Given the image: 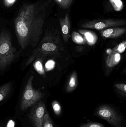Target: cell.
Wrapping results in <instances>:
<instances>
[{
  "mask_svg": "<svg viewBox=\"0 0 126 127\" xmlns=\"http://www.w3.org/2000/svg\"><path fill=\"white\" fill-rule=\"evenodd\" d=\"M46 4H27L21 7L14 21L15 31L18 44L23 49L39 43L44 24Z\"/></svg>",
  "mask_w": 126,
  "mask_h": 127,
  "instance_id": "1",
  "label": "cell"
},
{
  "mask_svg": "<svg viewBox=\"0 0 126 127\" xmlns=\"http://www.w3.org/2000/svg\"><path fill=\"white\" fill-rule=\"evenodd\" d=\"M59 50L54 37L50 33H46L37 47L33 51L26 63V66L36 60H42L47 57L58 55Z\"/></svg>",
  "mask_w": 126,
  "mask_h": 127,
  "instance_id": "2",
  "label": "cell"
},
{
  "mask_svg": "<svg viewBox=\"0 0 126 127\" xmlns=\"http://www.w3.org/2000/svg\"><path fill=\"white\" fill-rule=\"evenodd\" d=\"M15 52L10 34L7 31H2L0 33V69L4 70L13 61Z\"/></svg>",
  "mask_w": 126,
  "mask_h": 127,
  "instance_id": "3",
  "label": "cell"
},
{
  "mask_svg": "<svg viewBox=\"0 0 126 127\" xmlns=\"http://www.w3.org/2000/svg\"><path fill=\"white\" fill-rule=\"evenodd\" d=\"M34 75L29 78L24 90L20 103V109L24 111L35 105L42 97V94L39 90L35 89L33 86Z\"/></svg>",
  "mask_w": 126,
  "mask_h": 127,
  "instance_id": "4",
  "label": "cell"
},
{
  "mask_svg": "<svg viewBox=\"0 0 126 127\" xmlns=\"http://www.w3.org/2000/svg\"><path fill=\"white\" fill-rule=\"evenodd\" d=\"M94 115L106 121L114 127H123V119L115 109L109 106L103 105L99 107Z\"/></svg>",
  "mask_w": 126,
  "mask_h": 127,
  "instance_id": "5",
  "label": "cell"
},
{
  "mask_svg": "<svg viewBox=\"0 0 126 127\" xmlns=\"http://www.w3.org/2000/svg\"><path fill=\"white\" fill-rule=\"evenodd\" d=\"M126 24V21L123 19H102L87 22L82 24L81 27L82 28L101 30L108 28L124 26Z\"/></svg>",
  "mask_w": 126,
  "mask_h": 127,
  "instance_id": "6",
  "label": "cell"
},
{
  "mask_svg": "<svg viewBox=\"0 0 126 127\" xmlns=\"http://www.w3.org/2000/svg\"><path fill=\"white\" fill-rule=\"evenodd\" d=\"M46 106L42 102L35 104L30 115L31 119L35 127H42L43 119L46 112Z\"/></svg>",
  "mask_w": 126,
  "mask_h": 127,
  "instance_id": "7",
  "label": "cell"
},
{
  "mask_svg": "<svg viewBox=\"0 0 126 127\" xmlns=\"http://www.w3.org/2000/svg\"><path fill=\"white\" fill-rule=\"evenodd\" d=\"M126 31V28H124L113 27L100 30V32L106 38H116L124 35Z\"/></svg>",
  "mask_w": 126,
  "mask_h": 127,
  "instance_id": "8",
  "label": "cell"
},
{
  "mask_svg": "<svg viewBox=\"0 0 126 127\" xmlns=\"http://www.w3.org/2000/svg\"><path fill=\"white\" fill-rule=\"evenodd\" d=\"M60 24L63 38L65 42H67L71 37L70 21L68 13L66 14L64 18H60Z\"/></svg>",
  "mask_w": 126,
  "mask_h": 127,
  "instance_id": "9",
  "label": "cell"
},
{
  "mask_svg": "<svg viewBox=\"0 0 126 127\" xmlns=\"http://www.w3.org/2000/svg\"><path fill=\"white\" fill-rule=\"evenodd\" d=\"M80 34L83 36L85 38L87 44L90 46H93L96 44L98 40L97 34L91 31L80 29L78 30Z\"/></svg>",
  "mask_w": 126,
  "mask_h": 127,
  "instance_id": "10",
  "label": "cell"
},
{
  "mask_svg": "<svg viewBox=\"0 0 126 127\" xmlns=\"http://www.w3.org/2000/svg\"><path fill=\"white\" fill-rule=\"evenodd\" d=\"M121 60V55L120 54L111 52L107 59V64L109 67H114L120 63Z\"/></svg>",
  "mask_w": 126,
  "mask_h": 127,
  "instance_id": "11",
  "label": "cell"
},
{
  "mask_svg": "<svg viewBox=\"0 0 126 127\" xmlns=\"http://www.w3.org/2000/svg\"><path fill=\"white\" fill-rule=\"evenodd\" d=\"M77 75L76 72L74 71L70 76L67 87V92H71L74 91L77 87Z\"/></svg>",
  "mask_w": 126,
  "mask_h": 127,
  "instance_id": "12",
  "label": "cell"
},
{
  "mask_svg": "<svg viewBox=\"0 0 126 127\" xmlns=\"http://www.w3.org/2000/svg\"><path fill=\"white\" fill-rule=\"evenodd\" d=\"M12 83L8 82L0 87V101L3 100L7 96L11 90Z\"/></svg>",
  "mask_w": 126,
  "mask_h": 127,
  "instance_id": "13",
  "label": "cell"
},
{
  "mask_svg": "<svg viewBox=\"0 0 126 127\" xmlns=\"http://www.w3.org/2000/svg\"><path fill=\"white\" fill-rule=\"evenodd\" d=\"M72 41L78 44L84 45L87 44L86 42L84 36L76 31H73L72 34Z\"/></svg>",
  "mask_w": 126,
  "mask_h": 127,
  "instance_id": "14",
  "label": "cell"
},
{
  "mask_svg": "<svg viewBox=\"0 0 126 127\" xmlns=\"http://www.w3.org/2000/svg\"><path fill=\"white\" fill-rule=\"evenodd\" d=\"M109 1L115 11L119 12L123 10L124 4L121 0H109Z\"/></svg>",
  "mask_w": 126,
  "mask_h": 127,
  "instance_id": "15",
  "label": "cell"
},
{
  "mask_svg": "<svg viewBox=\"0 0 126 127\" xmlns=\"http://www.w3.org/2000/svg\"><path fill=\"white\" fill-rule=\"evenodd\" d=\"M55 3L62 9H69L71 6L72 0H53Z\"/></svg>",
  "mask_w": 126,
  "mask_h": 127,
  "instance_id": "16",
  "label": "cell"
},
{
  "mask_svg": "<svg viewBox=\"0 0 126 127\" xmlns=\"http://www.w3.org/2000/svg\"><path fill=\"white\" fill-rule=\"evenodd\" d=\"M42 127H53L52 121L46 111L44 116Z\"/></svg>",
  "mask_w": 126,
  "mask_h": 127,
  "instance_id": "17",
  "label": "cell"
},
{
  "mask_svg": "<svg viewBox=\"0 0 126 127\" xmlns=\"http://www.w3.org/2000/svg\"><path fill=\"white\" fill-rule=\"evenodd\" d=\"M126 41H124L115 47L112 50V53H117L120 54L124 53L126 50Z\"/></svg>",
  "mask_w": 126,
  "mask_h": 127,
  "instance_id": "18",
  "label": "cell"
},
{
  "mask_svg": "<svg viewBox=\"0 0 126 127\" xmlns=\"http://www.w3.org/2000/svg\"><path fill=\"white\" fill-rule=\"evenodd\" d=\"M41 60L40 59L36 60L34 63V66L36 70L38 73L41 75H44L45 72L41 62Z\"/></svg>",
  "mask_w": 126,
  "mask_h": 127,
  "instance_id": "19",
  "label": "cell"
},
{
  "mask_svg": "<svg viewBox=\"0 0 126 127\" xmlns=\"http://www.w3.org/2000/svg\"><path fill=\"white\" fill-rule=\"evenodd\" d=\"M53 109L55 114L57 116H59L61 112V108L58 101H54L52 103Z\"/></svg>",
  "mask_w": 126,
  "mask_h": 127,
  "instance_id": "20",
  "label": "cell"
},
{
  "mask_svg": "<svg viewBox=\"0 0 126 127\" xmlns=\"http://www.w3.org/2000/svg\"><path fill=\"white\" fill-rule=\"evenodd\" d=\"M78 127H105L102 124L95 122H89L81 125Z\"/></svg>",
  "mask_w": 126,
  "mask_h": 127,
  "instance_id": "21",
  "label": "cell"
},
{
  "mask_svg": "<svg viewBox=\"0 0 126 127\" xmlns=\"http://www.w3.org/2000/svg\"><path fill=\"white\" fill-rule=\"evenodd\" d=\"M115 86L119 90L124 93L126 94V84L120 83L115 84Z\"/></svg>",
  "mask_w": 126,
  "mask_h": 127,
  "instance_id": "22",
  "label": "cell"
},
{
  "mask_svg": "<svg viewBox=\"0 0 126 127\" xmlns=\"http://www.w3.org/2000/svg\"><path fill=\"white\" fill-rule=\"evenodd\" d=\"M54 62L53 61L50 60V61L47 62V63H46L45 66H46V68L47 70H50L54 67Z\"/></svg>",
  "mask_w": 126,
  "mask_h": 127,
  "instance_id": "23",
  "label": "cell"
},
{
  "mask_svg": "<svg viewBox=\"0 0 126 127\" xmlns=\"http://www.w3.org/2000/svg\"><path fill=\"white\" fill-rule=\"evenodd\" d=\"M16 0H4V3L7 6H12L15 2Z\"/></svg>",
  "mask_w": 126,
  "mask_h": 127,
  "instance_id": "24",
  "label": "cell"
},
{
  "mask_svg": "<svg viewBox=\"0 0 126 127\" xmlns=\"http://www.w3.org/2000/svg\"><path fill=\"white\" fill-rule=\"evenodd\" d=\"M15 124L13 121H9L8 124H7V127H14L15 125Z\"/></svg>",
  "mask_w": 126,
  "mask_h": 127,
  "instance_id": "25",
  "label": "cell"
}]
</instances>
